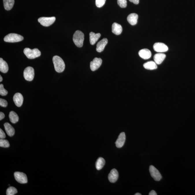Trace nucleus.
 I'll return each instance as SVG.
<instances>
[{"label":"nucleus","mask_w":195,"mask_h":195,"mask_svg":"<svg viewBox=\"0 0 195 195\" xmlns=\"http://www.w3.org/2000/svg\"><path fill=\"white\" fill-rule=\"evenodd\" d=\"M55 70L58 73H61L64 70L65 64L64 62L61 58L58 56H53V59Z\"/></svg>","instance_id":"nucleus-1"},{"label":"nucleus","mask_w":195,"mask_h":195,"mask_svg":"<svg viewBox=\"0 0 195 195\" xmlns=\"http://www.w3.org/2000/svg\"><path fill=\"white\" fill-rule=\"evenodd\" d=\"M84 40V35L81 31L77 30L73 35V40L74 43L77 47H82L83 46Z\"/></svg>","instance_id":"nucleus-2"},{"label":"nucleus","mask_w":195,"mask_h":195,"mask_svg":"<svg viewBox=\"0 0 195 195\" xmlns=\"http://www.w3.org/2000/svg\"><path fill=\"white\" fill-rule=\"evenodd\" d=\"M24 53L27 58L31 59L39 57L41 55L40 51L37 49L31 50L29 48H26L24 49Z\"/></svg>","instance_id":"nucleus-3"},{"label":"nucleus","mask_w":195,"mask_h":195,"mask_svg":"<svg viewBox=\"0 0 195 195\" xmlns=\"http://www.w3.org/2000/svg\"><path fill=\"white\" fill-rule=\"evenodd\" d=\"M24 39L22 36L16 33H10L6 36L4 40L7 42L14 43L22 41Z\"/></svg>","instance_id":"nucleus-4"},{"label":"nucleus","mask_w":195,"mask_h":195,"mask_svg":"<svg viewBox=\"0 0 195 195\" xmlns=\"http://www.w3.org/2000/svg\"><path fill=\"white\" fill-rule=\"evenodd\" d=\"M55 17H41L38 19V21L44 27H49L55 21Z\"/></svg>","instance_id":"nucleus-5"},{"label":"nucleus","mask_w":195,"mask_h":195,"mask_svg":"<svg viewBox=\"0 0 195 195\" xmlns=\"http://www.w3.org/2000/svg\"><path fill=\"white\" fill-rule=\"evenodd\" d=\"M34 71L33 68L31 66L26 68L24 70V79L27 81H32L34 79Z\"/></svg>","instance_id":"nucleus-6"},{"label":"nucleus","mask_w":195,"mask_h":195,"mask_svg":"<svg viewBox=\"0 0 195 195\" xmlns=\"http://www.w3.org/2000/svg\"><path fill=\"white\" fill-rule=\"evenodd\" d=\"M14 178L17 182L20 183H27V175L21 172H16L14 174Z\"/></svg>","instance_id":"nucleus-7"},{"label":"nucleus","mask_w":195,"mask_h":195,"mask_svg":"<svg viewBox=\"0 0 195 195\" xmlns=\"http://www.w3.org/2000/svg\"><path fill=\"white\" fill-rule=\"evenodd\" d=\"M149 172L151 177L156 181H159L161 179L162 176L160 172L154 166H150Z\"/></svg>","instance_id":"nucleus-8"},{"label":"nucleus","mask_w":195,"mask_h":195,"mask_svg":"<svg viewBox=\"0 0 195 195\" xmlns=\"http://www.w3.org/2000/svg\"><path fill=\"white\" fill-rule=\"evenodd\" d=\"M155 51L158 53H163L167 51L168 50V47L164 43L157 42L155 43L153 46Z\"/></svg>","instance_id":"nucleus-9"},{"label":"nucleus","mask_w":195,"mask_h":195,"mask_svg":"<svg viewBox=\"0 0 195 195\" xmlns=\"http://www.w3.org/2000/svg\"><path fill=\"white\" fill-rule=\"evenodd\" d=\"M102 59L99 58L95 57L92 61L90 62V68L91 70L94 71L100 67L102 64Z\"/></svg>","instance_id":"nucleus-10"},{"label":"nucleus","mask_w":195,"mask_h":195,"mask_svg":"<svg viewBox=\"0 0 195 195\" xmlns=\"http://www.w3.org/2000/svg\"><path fill=\"white\" fill-rule=\"evenodd\" d=\"M126 139V136L125 133L121 132L119 134L115 142L116 146L118 148L122 147L125 144Z\"/></svg>","instance_id":"nucleus-11"},{"label":"nucleus","mask_w":195,"mask_h":195,"mask_svg":"<svg viewBox=\"0 0 195 195\" xmlns=\"http://www.w3.org/2000/svg\"><path fill=\"white\" fill-rule=\"evenodd\" d=\"M118 173L116 169H113L111 170L108 176V179L111 183H115L118 180Z\"/></svg>","instance_id":"nucleus-12"},{"label":"nucleus","mask_w":195,"mask_h":195,"mask_svg":"<svg viewBox=\"0 0 195 195\" xmlns=\"http://www.w3.org/2000/svg\"><path fill=\"white\" fill-rule=\"evenodd\" d=\"M24 98L21 93L17 92L13 97V101L17 107H20L23 105Z\"/></svg>","instance_id":"nucleus-13"},{"label":"nucleus","mask_w":195,"mask_h":195,"mask_svg":"<svg viewBox=\"0 0 195 195\" xmlns=\"http://www.w3.org/2000/svg\"><path fill=\"white\" fill-rule=\"evenodd\" d=\"M138 54L140 57L145 60L150 58L151 56V53L150 51L146 49L140 50Z\"/></svg>","instance_id":"nucleus-14"},{"label":"nucleus","mask_w":195,"mask_h":195,"mask_svg":"<svg viewBox=\"0 0 195 195\" xmlns=\"http://www.w3.org/2000/svg\"><path fill=\"white\" fill-rule=\"evenodd\" d=\"M108 43V40L107 38H103L98 42L96 44V50L99 53L103 51L104 49Z\"/></svg>","instance_id":"nucleus-15"},{"label":"nucleus","mask_w":195,"mask_h":195,"mask_svg":"<svg viewBox=\"0 0 195 195\" xmlns=\"http://www.w3.org/2000/svg\"><path fill=\"white\" fill-rule=\"evenodd\" d=\"M166 57V55L162 53H158L155 55L154 59L157 64H160L162 63Z\"/></svg>","instance_id":"nucleus-16"},{"label":"nucleus","mask_w":195,"mask_h":195,"mask_svg":"<svg viewBox=\"0 0 195 195\" xmlns=\"http://www.w3.org/2000/svg\"><path fill=\"white\" fill-rule=\"evenodd\" d=\"M138 15L135 13L130 14L127 17V21L131 25H134L137 24L138 18Z\"/></svg>","instance_id":"nucleus-17"},{"label":"nucleus","mask_w":195,"mask_h":195,"mask_svg":"<svg viewBox=\"0 0 195 195\" xmlns=\"http://www.w3.org/2000/svg\"><path fill=\"white\" fill-rule=\"evenodd\" d=\"M4 125L6 132L9 136L12 137L14 135L15 130L11 124L8 122H6Z\"/></svg>","instance_id":"nucleus-18"},{"label":"nucleus","mask_w":195,"mask_h":195,"mask_svg":"<svg viewBox=\"0 0 195 195\" xmlns=\"http://www.w3.org/2000/svg\"><path fill=\"white\" fill-rule=\"evenodd\" d=\"M100 33H98L95 34L93 32H91L89 34L90 42L92 45L94 44L98 39L101 37Z\"/></svg>","instance_id":"nucleus-19"},{"label":"nucleus","mask_w":195,"mask_h":195,"mask_svg":"<svg viewBox=\"0 0 195 195\" xmlns=\"http://www.w3.org/2000/svg\"><path fill=\"white\" fill-rule=\"evenodd\" d=\"M112 32L114 34L118 35L122 33V29L120 25L114 23L112 25Z\"/></svg>","instance_id":"nucleus-20"},{"label":"nucleus","mask_w":195,"mask_h":195,"mask_svg":"<svg viewBox=\"0 0 195 195\" xmlns=\"http://www.w3.org/2000/svg\"><path fill=\"white\" fill-rule=\"evenodd\" d=\"M8 70V66L7 62L0 58V71L3 73H6Z\"/></svg>","instance_id":"nucleus-21"},{"label":"nucleus","mask_w":195,"mask_h":195,"mask_svg":"<svg viewBox=\"0 0 195 195\" xmlns=\"http://www.w3.org/2000/svg\"><path fill=\"white\" fill-rule=\"evenodd\" d=\"M144 68L147 70H153L157 69V64L155 62L149 61L146 62L144 64Z\"/></svg>","instance_id":"nucleus-22"},{"label":"nucleus","mask_w":195,"mask_h":195,"mask_svg":"<svg viewBox=\"0 0 195 195\" xmlns=\"http://www.w3.org/2000/svg\"><path fill=\"white\" fill-rule=\"evenodd\" d=\"M105 159L102 157H100L97 160L95 163V167L97 170H100L105 166Z\"/></svg>","instance_id":"nucleus-23"},{"label":"nucleus","mask_w":195,"mask_h":195,"mask_svg":"<svg viewBox=\"0 0 195 195\" xmlns=\"http://www.w3.org/2000/svg\"><path fill=\"white\" fill-rule=\"evenodd\" d=\"M4 6L5 10L9 11L12 8L14 5V0H3Z\"/></svg>","instance_id":"nucleus-24"},{"label":"nucleus","mask_w":195,"mask_h":195,"mask_svg":"<svg viewBox=\"0 0 195 195\" xmlns=\"http://www.w3.org/2000/svg\"><path fill=\"white\" fill-rule=\"evenodd\" d=\"M9 118L10 121L13 124H15L18 121L19 117L18 116L14 111H12L10 112Z\"/></svg>","instance_id":"nucleus-25"},{"label":"nucleus","mask_w":195,"mask_h":195,"mask_svg":"<svg viewBox=\"0 0 195 195\" xmlns=\"http://www.w3.org/2000/svg\"><path fill=\"white\" fill-rule=\"evenodd\" d=\"M17 193V189L16 188L10 186L7 189L6 194L7 195H14Z\"/></svg>","instance_id":"nucleus-26"},{"label":"nucleus","mask_w":195,"mask_h":195,"mask_svg":"<svg viewBox=\"0 0 195 195\" xmlns=\"http://www.w3.org/2000/svg\"><path fill=\"white\" fill-rule=\"evenodd\" d=\"M10 146V143L8 140L4 139H1V140H0V146L4 147V148H7V147H9Z\"/></svg>","instance_id":"nucleus-27"},{"label":"nucleus","mask_w":195,"mask_h":195,"mask_svg":"<svg viewBox=\"0 0 195 195\" xmlns=\"http://www.w3.org/2000/svg\"><path fill=\"white\" fill-rule=\"evenodd\" d=\"M117 3L121 8H125L127 6V0H117Z\"/></svg>","instance_id":"nucleus-28"},{"label":"nucleus","mask_w":195,"mask_h":195,"mask_svg":"<svg viewBox=\"0 0 195 195\" xmlns=\"http://www.w3.org/2000/svg\"><path fill=\"white\" fill-rule=\"evenodd\" d=\"M8 94V91L4 89L3 85L2 84L0 85V95L1 96H5Z\"/></svg>","instance_id":"nucleus-29"},{"label":"nucleus","mask_w":195,"mask_h":195,"mask_svg":"<svg viewBox=\"0 0 195 195\" xmlns=\"http://www.w3.org/2000/svg\"><path fill=\"white\" fill-rule=\"evenodd\" d=\"M106 0H96L95 1V4L96 7L98 8L103 6L105 4Z\"/></svg>","instance_id":"nucleus-30"},{"label":"nucleus","mask_w":195,"mask_h":195,"mask_svg":"<svg viewBox=\"0 0 195 195\" xmlns=\"http://www.w3.org/2000/svg\"><path fill=\"white\" fill-rule=\"evenodd\" d=\"M8 105V103L5 100L1 98L0 99V105L1 106L4 107H6Z\"/></svg>","instance_id":"nucleus-31"},{"label":"nucleus","mask_w":195,"mask_h":195,"mask_svg":"<svg viewBox=\"0 0 195 195\" xmlns=\"http://www.w3.org/2000/svg\"><path fill=\"white\" fill-rule=\"evenodd\" d=\"M5 134L3 131L1 129H0V138L1 139H4L5 138Z\"/></svg>","instance_id":"nucleus-32"},{"label":"nucleus","mask_w":195,"mask_h":195,"mask_svg":"<svg viewBox=\"0 0 195 195\" xmlns=\"http://www.w3.org/2000/svg\"><path fill=\"white\" fill-rule=\"evenodd\" d=\"M129 1L135 4H138L139 3V0H129Z\"/></svg>","instance_id":"nucleus-33"},{"label":"nucleus","mask_w":195,"mask_h":195,"mask_svg":"<svg viewBox=\"0 0 195 195\" xmlns=\"http://www.w3.org/2000/svg\"><path fill=\"white\" fill-rule=\"evenodd\" d=\"M5 117V115L2 112H0V120H1L3 119Z\"/></svg>","instance_id":"nucleus-34"},{"label":"nucleus","mask_w":195,"mask_h":195,"mask_svg":"<svg viewBox=\"0 0 195 195\" xmlns=\"http://www.w3.org/2000/svg\"><path fill=\"white\" fill-rule=\"evenodd\" d=\"M149 195H157V193H156V192L154 190H151L149 193Z\"/></svg>","instance_id":"nucleus-35"},{"label":"nucleus","mask_w":195,"mask_h":195,"mask_svg":"<svg viewBox=\"0 0 195 195\" xmlns=\"http://www.w3.org/2000/svg\"><path fill=\"white\" fill-rule=\"evenodd\" d=\"M3 80V78L1 76V75H0V82H1Z\"/></svg>","instance_id":"nucleus-36"},{"label":"nucleus","mask_w":195,"mask_h":195,"mask_svg":"<svg viewBox=\"0 0 195 195\" xmlns=\"http://www.w3.org/2000/svg\"><path fill=\"white\" fill-rule=\"evenodd\" d=\"M141 195V194H140V193H136L135 194V195Z\"/></svg>","instance_id":"nucleus-37"}]
</instances>
